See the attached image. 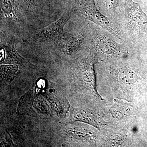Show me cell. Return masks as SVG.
I'll use <instances>...</instances> for the list:
<instances>
[{"label": "cell", "mask_w": 147, "mask_h": 147, "mask_svg": "<svg viewBox=\"0 0 147 147\" xmlns=\"http://www.w3.org/2000/svg\"><path fill=\"white\" fill-rule=\"evenodd\" d=\"M125 9L130 26L139 33L147 35V16L138 4L131 0H126Z\"/></svg>", "instance_id": "1"}, {"label": "cell", "mask_w": 147, "mask_h": 147, "mask_svg": "<svg viewBox=\"0 0 147 147\" xmlns=\"http://www.w3.org/2000/svg\"><path fill=\"white\" fill-rule=\"evenodd\" d=\"M82 14L89 20L107 29L114 35L119 36L118 32L110 21L97 9L92 0H85L81 5Z\"/></svg>", "instance_id": "2"}, {"label": "cell", "mask_w": 147, "mask_h": 147, "mask_svg": "<svg viewBox=\"0 0 147 147\" xmlns=\"http://www.w3.org/2000/svg\"><path fill=\"white\" fill-rule=\"evenodd\" d=\"M69 18V13H64L57 21L37 33L34 35V39L38 41L45 42L57 39L60 36Z\"/></svg>", "instance_id": "3"}, {"label": "cell", "mask_w": 147, "mask_h": 147, "mask_svg": "<svg viewBox=\"0 0 147 147\" xmlns=\"http://www.w3.org/2000/svg\"><path fill=\"white\" fill-rule=\"evenodd\" d=\"M6 51V58L5 62L6 63H22L25 61V59L16 52L14 47L11 44L5 45Z\"/></svg>", "instance_id": "4"}, {"label": "cell", "mask_w": 147, "mask_h": 147, "mask_svg": "<svg viewBox=\"0 0 147 147\" xmlns=\"http://www.w3.org/2000/svg\"><path fill=\"white\" fill-rule=\"evenodd\" d=\"M97 46L99 50L106 54H115L118 51V47L115 43L106 38L99 40L98 42Z\"/></svg>", "instance_id": "5"}, {"label": "cell", "mask_w": 147, "mask_h": 147, "mask_svg": "<svg viewBox=\"0 0 147 147\" xmlns=\"http://www.w3.org/2000/svg\"><path fill=\"white\" fill-rule=\"evenodd\" d=\"M1 6L5 14L10 18H16L17 14L13 0H1Z\"/></svg>", "instance_id": "6"}, {"label": "cell", "mask_w": 147, "mask_h": 147, "mask_svg": "<svg viewBox=\"0 0 147 147\" xmlns=\"http://www.w3.org/2000/svg\"><path fill=\"white\" fill-rule=\"evenodd\" d=\"M1 76L3 79L9 80L15 76L18 71V66L16 65H1Z\"/></svg>", "instance_id": "7"}, {"label": "cell", "mask_w": 147, "mask_h": 147, "mask_svg": "<svg viewBox=\"0 0 147 147\" xmlns=\"http://www.w3.org/2000/svg\"><path fill=\"white\" fill-rule=\"evenodd\" d=\"M81 38H71L66 42L65 47L64 48V50H65L66 53L67 54L71 53L78 47V46L81 43Z\"/></svg>", "instance_id": "8"}, {"label": "cell", "mask_w": 147, "mask_h": 147, "mask_svg": "<svg viewBox=\"0 0 147 147\" xmlns=\"http://www.w3.org/2000/svg\"><path fill=\"white\" fill-rule=\"evenodd\" d=\"M119 76L121 81L125 83H134L137 80V76L130 70H122L120 73Z\"/></svg>", "instance_id": "9"}, {"label": "cell", "mask_w": 147, "mask_h": 147, "mask_svg": "<svg viewBox=\"0 0 147 147\" xmlns=\"http://www.w3.org/2000/svg\"><path fill=\"white\" fill-rule=\"evenodd\" d=\"M106 4L109 8L113 9L117 6L118 0H106Z\"/></svg>", "instance_id": "10"}, {"label": "cell", "mask_w": 147, "mask_h": 147, "mask_svg": "<svg viewBox=\"0 0 147 147\" xmlns=\"http://www.w3.org/2000/svg\"><path fill=\"white\" fill-rule=\"evenodd\" d=\"M29 1H34V0H28Z\"/></svg>", "instance_id": "11"}]
</instances>
